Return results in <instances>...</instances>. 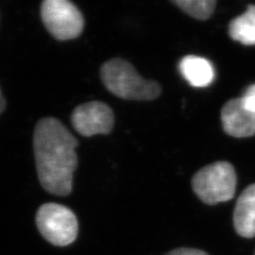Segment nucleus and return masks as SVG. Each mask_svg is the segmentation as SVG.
<instances>
[{"label":"nucleus","instance_id":"1","mask_svg":"<svg viewBox=\"0 0 255 255\" xmlns=\"http://www.w3.org/2000/svg\"><path fill=\"white\" fill-rule=\"evenodd\" d=\"M33 146L38 177L44 189L57 196L69 195L78 165V140L58 119L47 118L37 123Z\"/></svg>","mask_w":255,"mask_h":255},{"label":"nucleus","instance_id":"2","mask_svg":"<svg viewBox=\"0 0 255 255\" xmlns=\"http://www.w3.org/2000/svg\"><path fill=\"white\" fill-rule=\"evenodd\" d=\"M104 86L112 94L128 101H152L161 94V86L142 78L133 65L122 59H113L102 65Z\"/></svg>","mask_w":255,"mask_h":255},{"label":"nucleus","instance_id":"3","mask_svg":"<svg viewBox=\"0 0 255 255\" xmlns=\"http://www.w3.org/2000/svg\"><path fill=\"white\" fill-rule=\"evenodd\" d=\"M237 173L228 162H216L201 168L192 179V188L206 204L231 201L237 189Z\"/></svg>","mask_w":255,"mask_h":255},{"label":"nucleus","instance_id":"4","mask_svg":"<svg viewBox=\"0 0 255 255\" xmlns=\"http://www.w3.org/2000/svg\"><path fill=\"white\" fill-rule=\"evenodd\" d=\"M36 224L43 237L54 246H68L78 237L77 217L71 210L61 204H43L37 211Z\"/></svg>","mask_w":255,"mask_h":255},{"label":"nucleus","instance_id":"5","mask_svg":"<svg viewBox=\"0 0 255 255\" xmlns=\"http://www.w3.org/2000/svg\"><path fill=\"white\" fill-rule=\"evenodd\" d=\"M41 16L51 35L61 41L77 38L84 27L82 12L67 0H46Z\"/></svg>","mask_w":255,"mask_h":255},{"label":"nucleus","instance_id":"6","mask_svg":"<svg viewBox=\"0 0 255 255\" xmlns=\"http://www.w3.org/2000/svg\"><path fill=\"white\" fill-rule=\"evenodd\" d=\"M71 121L74 128L80 134L89 137L110 133L115 124V117L107 104L92 101L74 110Z\"/></svg>","mask_w":255,"mask_h":255},{"label":"nucleus","instance_id":"7","mask_svg":"<svg viewBox=\"0 0 255 255\" xmlns=\"http://www.w3.org/2000/svg\"><path fill=\"white\" fill-rule=\"evenodd\" d=\"M224 131L233 137L245 138L255 135V113L247 109L240 98L229 101L221 110Z\"/></svg>","mask_w":255,"mask_h":255},{"label":"nucleus","instance_id":"8","mask_svg":"<svg viewBox=\"0 0 255 255\" xmlns=\"http://www.w3.org/2000/svg\"><path fill=\"white\" fill-rule=\"evenodd\" d=\"M234 226L240 237H255V183L248 186L237 199L234 210Z\"/></svg>","mask_w":255,"mask_h":255},{"label":"nucleus","instance_id":"9","mask_svg":"<svg viewBox=\"0 0 255 255\" xmlns=\"http://www.w3.org/2000/svg\"><path fill=\"white\" fill-rule=\"evenodd\" d=\"M179 67L182 77L194 87H207L215 79V70L212 64L199 56L188 55L182 58Z\"/></svg>","mask_w":255,"mask_h":255},{"label":"nucleus","instance_id":"10","mask_svg":"<svg viewBox=\"0 0 255 255\" xmlns=\"http://www.w3.org/2000/svg\"><path fill=\"white\" fill-rule=\"evenodd\" d=\"M231 38L245 46L255 45V6L251 5L246 11L233 19L229 25Z\"/></svg>","mask_w":255,"mask_h":255},{"label":"nucleus","instance_id":"11","mask_svg":"<svg viewBox=\"0 0 255 255\" xmlns=\"http://www.w3.org/2000/svg\"><path fill=\"white\" fill-rule=\"evenodd\" d=\"M180 9L194 18L206 20L213 14L217 6L215 0H176L174 1Z\"/></svg>","mask_w":255,"mask_h":255},{"label":"nucleus","instance_id":"12","mask_svg":"<svg viewBox=\"0 0 255 255\" xmlns=\"http://www.w3.org/2000/svg\"><path fill=\"white\" fill-rule=\"evenodd\" d=\"M240 100L247 109L255 113V84L247 88Z\"/></svg>","mask_w":255,"mask_h":255},{"label":"nucleus","instance_id":"13","mask_svg":"<svg viewBox=\"0 0 255 255\" xmlns=\"http://www.w3.org/2000/svg\"><path fill=\"white\" fill-rule=\"evenodd\" d=\"M166 255H209L205 252L197 250V249H189V248H180L171 251Z\"/></svg>","mask_w":255,"mask_h":255},{"label":"nucleus","instance_id":"14","mask_svg":"<svg viewBox=\"0 0 255 255\" xmlns=\"http://www.w3.org/2000/svg\"><path fill=\"white\" fill-rule=\"evenodd\" d=\"M4 108H5V101H4V98H3L1 91H0V114L2 113Z\"/></svg>","mask_w":255,"mask_h":255}]
</instances>
